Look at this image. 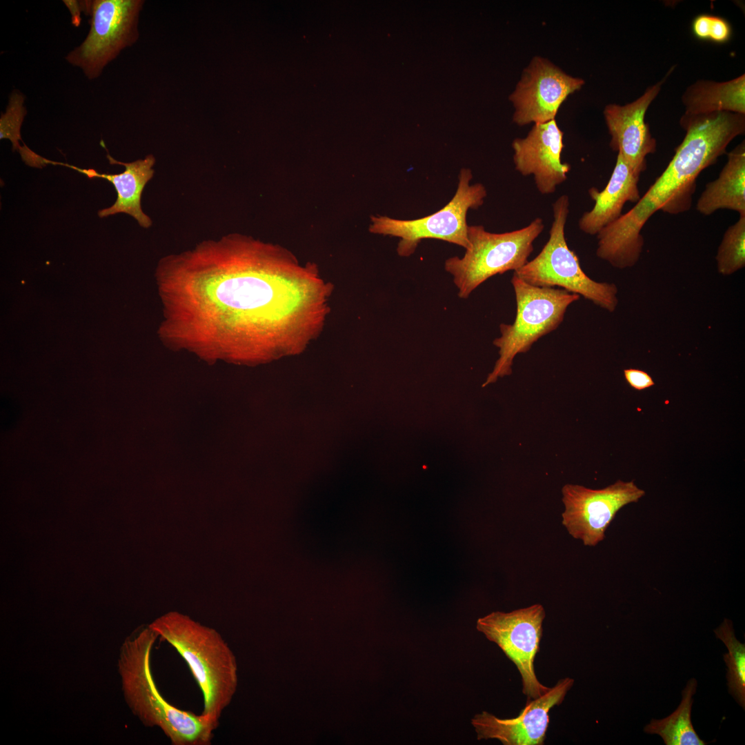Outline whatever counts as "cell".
<instances>
[{
  "instance_id": "7",
  "label": "cell",
  "mask_w": 745,
  "mask_h": 745,
  "mask_svg": "<svg viewBox=\"0 0 745 745\" xmlns=\"http://www.w3.org/2000/svg\"><path fill=\"white\" fill-rule=\"evenodd\" d=\"M544 229L540 217L522 228L504 233L488 232L482 225L468 226L469 246L464 255L447 259L444 266L453 277L459 297L466 299L490 277L524 266Z\"/></svg>"
},
{
  "instance_id": "24",
  "label": "cell",
  "mask_w": 745,
  "mask_h": 745,
  "mask_svg": "<svg viewBox=\"0 0 745 745\" xmlns=\"http://www.w3.org/2000/svg\"><path fill=\"white\" fill-rule=\"evenodd\" d=\"M691 29L698 39L716 43H726L732 36V28L726 19L708 14L697 16L692 22Z\"/></svg>"
},
{
  "instance_id": "4",
  "label": "cell",
  "mask_w": 745,
  "mask_h": 745,
  "mask_svg": "<svg viewBox=\"0 0 745 745\" xmlns=\"http://www.w3.org/2000/svg\"><path fill=\"white\" fill-rule=\"evenodd\" d=\"M158 637L150 626L127 639L119 668L123 693L132 712L148 726L159 727L172 745H210L218 726L201 714L181 710L160 694L150 667L152 646Z\"/></svg>"
},
{
  "instance_id": "14",
  "label": "cell",
  "mask_w": 745,
  "mask_h": 745,
  "mask_svg": "<svg viewBox=\"0 0 745 745\" xmlns=\"http://www.w3.org/2000/svg\"><path fill=\"white\" fill-rule=\"evenodd\" d=\"M564 132L555 119L534 124L526 137L512 143L515 170L524 177L533 175L542 195L555 192L567 179L570 165L563 163Z\"/></svg>"
},
{
  "instance_id": "19",
  "label": "cell",
  "mask_w": 745,
  "mask_h": 745,
  "mask_svg": "<svg viewBox=\"0 0 745 745\" xmlns=\"http://www.w3.org/2000/svg\"><path fill=\"white\" fill-rule=\"evenodd\" d=\"M685 112L702 115L715 112L745 114V75L724 82L697 80L682 96Z\"/></svg>"
},
{
  "instance_id": "18",
  "label": "cell",
  "mask_w": 745,
  "mask_h": 745,
  "mask_svg": "<svg viewBox=\"0 0 745 745\" xmlns=\"http://www.w3.org/2000/svg\"><path fill=\"white\" fill-rule=\"evenodd\" d=\"M728 161L718 178L708 183L696 203L704 215L729 209L745 215V142L727 155Z\"/></svg>"
},
{
  "instance_id": "11",
  "label": "cell",
  "mask_w": 745,
  "mask_h": 745,
  "mask_svg": "<svg viewBox=\"0 0 745 745\" xmlns=\"http://www.w3.org/2000/svg\"><path fill=\"white\" fill-rule=\"evenodd\" d=\"M562 525L571 537L588 546L603 541L617 512L645 495L633 481L622 480L602 489L568 484L562 487Z\"/></svg>"
},
{
  "instance_id": "25",
  "label": "cell",
  "mask_w": 745,
  "mask_h": 745,
  "mask_svg": "<svg viewBox=\"0 0 745 745\" xmlns=\"http://www.w3.org/2000/svg\"><path fill=\"white\" fill-rule=\"evenodd\" d=\"M624 374L628 384L636 390H642L655 384L652 377L643 370L635 368L625 369Z\"/></svg>"
},
{
  "instance_id": "12",
  "label": "cell",
  "mask_w": 745,
  "mask_h": 745,
  "mask_svg": "<svg viewBox=\"0 0 745 745\" xmlns=\"http://www.w3.org/2000/svg\"><path fill=\"white\" fill-rule=\"evenodd\" d=\"M584 83L548 59L534 57L510 96L515 107L513 121L523 126L555 119L561 104Z\"/></svg>"
},
{
  "instance_id": "10",
  "label": "cell",
  "mask_w": 745,
  "mask_h": 745,
  "mask_svg": "<svg viewBox=\"0 0 745 745\" xmlns=\"http://www.w3.org/2000/svg\"><path fill=\"white\" fill-rule=\"evenodd\" d=\"M545 617L543 606L535 604L509 613L493 612L477 622V629L497 644L517 666L522 677L523 693L532 699L550 688L539 682L534 669Z\"/></svg>"
},
{
  "instance_id": "8",
  "label": "cell",
  "mask_w": 745,
  "mask_h": 745,
  "mask_svg": "<svg viewBox=\"0 0 745 745\" xmlns=\"http://www.w3.org/2000/svg\"><path fill=\"white\" fill-rule=\"evenodd\" d=\"M472 171L462 168L456 192L439 210L415 219H398L386 216H372L369 231L400 238L397 253L402 257L413 254L424 239H435L461 246H469L467 212L483 205L487 195L485 186L471 184Z\"/></svg>"
},
{
  "instance_id": "13",
  "label": "cell",
  "mask_w": 745,
  "mask_h": 745,
  "mask_svg": "<svg viewBox=\"0 0 745 745\" xmlns=\"http://www.w3.org/2000/svg\"><path fill=\"white\" fill-rule=\"evenodd\" d=\"M574 684L566 677L542 696L527 703L518 716L500 719L484 711L471 721L477 739H497L504 745H542L549 724V711L559 705Z\"/></svg>"
},
{
  "instance_id": "15",
  "label": "cell",
  "mask_w": 745,
  "mask_h": 745,
  "mask_svg": "<svg viewBox=\"0 0 745 745\" xmlns=\"http://www.w3.org/2000/svg\"><path fill=\"white\" fill-rule=\"evenodd\" d=\"M673 68L655 84L648 87L638 99L624 106L608 104L604 110L611 137L610 146L636 171L646 168V157L656 150V141L645 122L646 112L660 92Z\"/></svg>"
},
{
  "instance_id": "23",
  "label": "cell",
  "mask_w": 745,
  "mask_h": 745,
  "mask_svg": "<svg viewBox=\"0 0 745 745\" xmlns=\"http://www.w3.org/2000/svg\"><path fill=\"white\" fill-rule=\"evenodd\" d=\"M26 97L19 90H13L9 96L8 103L0 118V139H8L12 143V150H17L22 159L26 158L31 150L26 145L21 146V127L27 114L24 106Z\"/></svg>"
},
{
  "instance_id": "22",
  "label": "cell",
  "mask_w": 745,
  "mask_h": 745,
  "mask_svg": "<svg viewBox=\"0 0 745 745\" xmlns=\"http://www.w3.org/2000/svg\"><path fill=\"white\" fill-rule=\"evenodd\" d=\"M720 274L729 275L745 265V215L726 230L716 255Z\"/></svg>"
},
{
  "instance_id": "2",
  "label": "cell",
  "mask_w": 745,
  "mask_h": 745,
  "mask_svg": "<svg viewBox=\"0 0 745 745\" xmlns=\"http://www.w3.org/2000/svg\"><path fill=\"white\" fill-rule=\"evenodd\" d=\"M679 123L686 135L666 169L633 208L596 235L597 256L613 267L624 269L637 262L644 246L641 230L654 213L690 209L697 177L745 132V115L731 112L684 113Z\"/></svg>"
},
{
  "instance_id": "3",
  "label": "cell",
  "mask_w": 745,
  "mask_h": 745,
  "mask_svg": "<svg viewBox=\"0 0 745 745\" xmlns=\"http://www.w3.org/2000/svg\"><path fill=\"white\" fill-rule=\"evenodd\" d=\"M149 626L186 661L203 696L201 715L218 726L237 687V660L228 644L214 628L177 612Z\"/></svg>"
},
{
  "instance_id": "9",
  "label": "cell",
  "mask_w": 745,
  "mask_h": 745,
  "mask_svg": "<svg viewBox=\"0 0 745 745\" xmlns=\"http://www.w3.org/2000/svg\"><path fill=\"white\" fill-rule=\"evenodd\" d=\"M141 0H94L90 29L84 41L65 59L89 79L98 78L104 68L138 39Z\"/></svg>"
},
{
  "instance_id": "16",
  "label": "cell",
  "mask_w": 745,
  "mask_h": 745,
  "mask_svg": "<svg viewBox=\"0 0 745 745\" xmlns=\"http://www.w3.org/2000/svg\"><path fill=\"white\" fill-rule=\"evenodd\" d=\"M106 157L110 164L124 166L123 172L119 174L99 173L94 169L79 168L65 163L50 161V163L65 166L86 175L89 178L101 177L112 183L117 193V200L110 207L99 210V217L125 213L135 219L141 227H150L152 221L142 210L141 200L145 186L154 175L152 167L155 158L152 155H148L144 159L126 163L117 161L108 153Z\"/></svg>"
},
{
  "instance_id": "5",
  "label": "cell",
  "mask_w": 745,
  "mask_h": 745,
  "mask_svg": "<svg viewBox=\"0 0 745 745\" xmlns=\"http://www.w3.org/2000/svg\"><path fill=\"white\" fill-rule=\"evenodd\" d=\"M511 284L517 305L515 318L511 324L499 325L500 336L493 341L499 357L483 387L510 375L517 355L527 352L540 338L555 330L568 306L580 297L562 288L530 285L514 272Z\"/></svg>"
},
{
  "instance_id": "20",
  "label": "cell",
  "mask_w": 745,
  "mask_h": 745,
  "mask_svg": "<svg viewBox=\"0 0 745 745\" xmlns=\"http://www.w3.org/2000/svg\"><path fill=\"white\" fill-rule=\"evenodd\" d=\"M697 682L690 679L682 692V700L677 709L668 717L651 719L644 728L645 733L659 735L666 745H705L700 739L691 722L693 695Z\"/></svg>"
},
{
  "instance_id": "1",
  "label": "cell",
  "mask_w": 745,
  "mask_h": 745,
  "mask_svg": "<svg viewBox=\"0 0 745 745\" xmlns=\"http://www.w3.org/2000/svg\"><path fill=\"white\" fill-rule=\"evenodd\" d=\"M158 277L164 341L207 360L257 364L300 352L328 310L329 286L314 264L239 233L164 257Z\"/></svg>"
},
{
  "instance_id": "6",
  "label": "cell",
  "mask_w": 745,
  "mask_h": 745,
  "mask_svg": "<svg viewBox=\"0 0 745 745\" xmlns=\"http://www.w3.org/2000/svg\"><path fill=\"white\" fill-rule=\"evenodd\" d=\"M569 206V197L566 195H561L554 201L548 241L534 259L514 273L530 285L542 288L559 287L613 312L618 304L617 286L590 279L581 268L577 255L567 244L565 226Z\"/></svg>"
},
{
  "instance_id": "26",
  "label": "cell",
  "mask_w": 745,
  "mask_h": 745,
  "mask_svg": "<svg viewBox=\"0 0 745 745\" xmlns=\"http://www.w3.org/2000/svg\"><path fill=\"white\" fill-rule=\"evenodd\" d=\"M63 2L70 11L72 23L75 27H79L81 24V12L86 14H91L92 1L64 0Z\"/></svg>"
},
{
  "instance_id": "17",
  "label": "cell",
  "mask_w": 745,
  "mask_h": 745,
  "mask_svg": "<svg viewBox=\"0 0 745 745\" xmlns=\"http://www.w3.org/2000/svg\"><path fill=\"white\" fill-rule=\"evenodd\" d=\"M640 174L618 153L615 166L604 189L599 191L592 187L588 190L595 205L579 218V230L586 234L596 235L622 215L626 202L637 203L641 198L638 188Z\"/></svg>"
},
{
  "instance_id": "21",
  "label": "cell",
  "mask_w": 745,
  "mask_h": 745,
  "mask_svg": "<svg viewBox=\"0 0 745 745\" xmlns=\"http://www.w3.org/2000/svg\"><path fill=\"white\" fill-rule=\"evenodd\" d=\"M717 639L723 642L728 649L724 660L728 668L726 679L728 691L736 702L745 708V644L735 637L733 623L728 619L714 630Z\"/></svg>"
}]
</instances>
